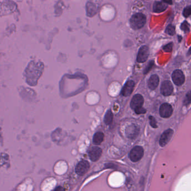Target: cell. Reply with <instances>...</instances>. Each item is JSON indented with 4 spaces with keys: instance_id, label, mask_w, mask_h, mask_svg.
Masks as SVG:
<instances>
[{
    "instance_id": "5b68a950",
    "label": "cell",
    "mask_w": 191,
    "mask_h": 191,
    "mask_svg": "<svg viewBox=\"0 0 191 191\" xmlns=\"http://www.w3.org/2000/svg\"><path fill=\"white\" fill-rule=\"evenodd\" d=\"M172 80L176 85L181 86L185 83V75L181 70H176L172 73Z\"/></svg>"
},
{
    "instance_id": "d4e9b609",
    "label": "cell",
    "mask_w": 191,
    "mask_h": 191,
    "mask_svg": "<svg viewBox=\"0 0 191 191\" xmlns=\"http://www.w3.org/2000/svg\"><path fill=\"white\" fill-rule=\"evenodd\" d=\"M162 1L164 3H167V4H169V5H172V3H173L172 0H162Z\"/></svg>"
},
{
    "instance_id": "7402d4cb",
    "label": "cell",
    "mask_w": 191,
    "mask_h": 191,
    "mask_svg": "<svg viewBox=\"0 0 191 191\" xmlns=\"http://www.w3.org/2000/svg\"><path fill=\"white\" fill-rule=\"evenodd\" d=\"M191 12V7H187L186 8H185V10L183 11V15L185 18H188V16H190Z\"/></svg>"
},
{
    "instance_id": "9a60e30c",
    "label": "cell",
    "mask_w": 191,
    "mask_h": 191,
    "mask_svg": "<svg viewBox=\"0 0 191 191\" xmlns=\"http://www.w3.org/2000/svg\"><path fill=\"white\" fill-rule=\"evenodd\" d=\"M104 135L103 133H102L101 132H96L94 135V137H93V139H92L93 143L96 145H100L104 140Z\"/></svg>"
},
{
    "instance_id": "2e32d148",
    "label": "cell",
    "mask_w": 191,
    "mask_h": 191,
    "mask_svg": "<svg viewBox=\"0 0 191 191\" xmlns=\"http://www.w3.org/2000/svg\"><path fill=\"white\" fill-rule=\"evenodd\" d=\"M113 119V113L111 112V110H108L105 113L104 118V122L105 124L109 125L111 124Z\"/></svg>"
},
{
    "instance_id": "8992f818",
    "label": "cell",
    "mask_w": 191,
    "mask_h": 191,
    "mask_svg": "<svg viewBox=\"0 0 191 191\" xmlns=\"http://www.w3.org/2000/svg\"><path fill=\"white\" fill-rule=\"evenodd\" d=\"M174 134V131L172 129H168L163 132L160 138L159 144L160 146L164 147L171 140Z\"/></svg>"
},
{
    "instance_id": "603a6c76",
    "label": "cell",
    "mask_w": 191,
    "mask_h": 191,
    "mask_svg": "<svg viewBox=\"0 0 191 191\" xmlns=\"http://www.w3.org/2000/svg\"><path fill=\"white\" fill-rule=\"evenodd\" d=\"M172 49H173V43H170L168 45H166L164 47H163V49L165 52H170L172 51Z\"/></svg>"
},
{
    "instance_id": "ffe728a7",
    "label": "cell",
    "mask_w": 191,
    "mask_h": 191,
    "mask_svg": "<svg viewBox=\"0 0 191 191\" xmlns=\"http://www.w3.org/2000/svg\"><path fill=\"white\" fill-rule=\"evenodd\" d=\"M149 121L151 126L154 128H156L158 127L157 123H156V119L154 118L153 116H149Z\"/></svg>"
},
{
    "instance_id": "6da1fadb",
    "label": "cell",
    "mask_w": 191,
    "mask_h": 191,
    "mask_svg": "<svg viewBox=\"0 0 191 191\" xmlns=\"http://www.w3.org/2000/svg\"><path fill=\"white\" fill-rule=\"evenodd\" d=\"M146 22V18L142 13H137L134 15L130 19V25L132 29L137 30L142 28Z\"/></svg>"
},
{
    "instance_id": "30bf717a",
    "label": "cell",
    "mask_w": 191,
    "mask_h": 191,
    "mask_svg": "<svg viewBox=\"0 0 191 191\" xmlns=\"http://www.w3.org/2000/svg\"><path fill=\"white\" fill-rule=\"evenodd\" d=\"M102 154V150L99 147H93L90 149L88 152L89 158L92 162H96L101 157Z\"/></svg>"
},
{
    "instance_id": "4fadbf2b",
    "label": "cell",
    "mask_w": 191,
    "mask_h": 191,
    "mask_svg": "<svg viewBox=\"0 0 191 191\" xmlns=\"http://www.w3.org/2000/svg\"><path fill=\"white\" fill-rule=\"evenodd\" d=\"M159 84V78L157 75H153L150 76L148 81V86L150 89L154 90L156 89V88Z\"/></svg>"
},
{
    "instance_id": "7a4b0ae2",
    "label": "cell",
    "mask_w": 191,
    "mask_h": 191,
    "mask_svg": "<svg viewBox=\"0 0 191 191\" xmlns=\"http://www.w3.org/2000/svg\"><path fill=\"white\" fill-rule=\"evenodd\" d=\"M143 155V149L140 146L134 147L130 153V159L133 162L140 160Z\"/></svg>"
},
{
    "instance_id": "5bb4252c",
    "label": "cell",
    "mask_w": 191,
    "mask_h": 191,
    "mask_svg": "<svg viewBox=\"0 0 191 191\" xmlns=\"http://www.w3.org/2000/svg\"><path fill=\"white\" fill-rule=\"evenodd\" d=\"M167 5L164 2L160 1H156L154 3L153 6V10L155 13H160L164 11L167 9Z\"/></svg>"
},
{
    "instance_id": "ba28073f",
    "label": "cell",
    "mask_w": 191,
    "mask_h": 191,
    "mask_svg": "<svg viewBox=\"0 0 191 191\" xmlns=\"http://www.w3.org/2000/svg\"><path fill=\"white\" fill-rule=\"evenodd\" d=\"M173 111L172 106L168 103H164L160 107V115L162 118H169L172 115Z\"/></svg>"
},
{
    "instance_id": "52a82bcc",
    "label": "cell",
    "mask_w": 191,
    "mask_h": 191,
    "mask_svg": "<svg viewBox=\"0 0 191 191\" xmlns=\"http://www.w3.org/2000/svg\"><path fill=\"white\" fill-rule=\"evenodd\" d=\"M144 99L143 96L140 94H136L134 96L131 100V108L136 111L138 109L141 108L142 107L143 104Z\"/></svg>"
},
{
    "instance_id": "277c9868",
    "label": "cell",
    "mask_w": 191,
    "mask_h": 191,
    "mask_svg": "<svg viewBox=\"0 0 191 191\" xmlns=\"http://www.w3.org/2000/svg\"><path fill=\"white\" fill-rule=\"evenodd\" d=\"M139 132L140 128L135 124H132L129 126L126 130V134L127 137L131 140L136 138L138 135Z\"/></svg>"
},
{
    "instance_id": "ac0fdd59",
    "label": "cell",
    "mask_w": 191,
    "mask_h": 191,
    "mask_svg": "<svg viewBox=\"0 0 191 191\" xmlns=\"http://www.w3.org/2000/svg\"><path fill=\"white\" fill-rule=\"evenodd\" d=\"M166 33L170 35H174L175 34V27L172 25H169L166 30Z\"/></svg>"
},
{
    "instance_id": "7c38bea8",
    "label": "cell",
    "mask_w": 191,
    "mask_h": 191,
    "mask_svg": "<svg viewBox=\"0 0 191 191\" xmlns=\"http://www.w3.org/2000/svg\"><path fill=\"white\" fill-rule=\"evenodd\" d=\"M134 83L132 80H129L125 84L123 89L122 90V94L124 96H130L134 90Z\"/></svg>"
},
{
    "instance_id": "3957f363",
    "label": "cell",
    "mask_w": 191,
    "mask_h": 191,
    "mask_svg": "<svg viewBox=\"0 0 191 191\" xmlns=\"http://www.w3.org/2000/svg\"><path fill=\"white\" fill-rule=\"evenodd\" d=\"M149 56V49L146 45L142 46L138 52L137 61L139 63H143L146 61Z\"/></svg>"
},
{
    "instance_id": "d6986e66",
    "label": "cell",
    "mask_w": 191,
    "mask_h": 191,
    "mask_svg": "<svg viewBox=\"0 0 191 191\" xmlns=\"http://www.w3.org/2000/svg\"><path fill=\"white\" fill-rule=\"evenodd\" d=\"M181 28L182 30H183L185 33H187L189 31V24L187 21H184L181 24Z\"/></svg>"
},
{
    "instance_id": "44dd1931",
    "label": "cell",
    "mask_w": 191,
    "mask_h": 191,
    "mask_svg": "<svg viewBox=\"0 0 191 191\" xmlns=\"http://www.w3.org/2000/svg\"><path fill=\"white\" fill-rule=\"evenodd\" d=\"M154 64V61H153V60L150 61V62L149 63V64H147V66L146 67V68H145V69L144 70L143 73H144V74H146V73H148V72L151 70V69L152 68V67H153Z\"/></svg>"
},
{
    "instance_id": "8fae6325",
    "label": "cell",
    "mask_w": 191,
    "mask_h": 191,
    "mask_svg": "<svg viewBox=\"0 0 191 191\" xmlns=\"http://www.w3.org/2000/svg\"><path fill=\"white\" fill-rule=\"evenodd\" d=\"M174 88L172 83L169 81H164L161 86V92L163 96H170L173 92Z\"/></svg>"
},
{
    "instance_id": "e0dca14e",
    "label": "cell",
    "mask_w": 191,
    "mask_h": 191,
    "mask_svg": "<svg viewBox=\"0 0 191 191\" xmlns=\"http://www.w3.org/2000/svg\"><path fill=\"white\" fill-rule=\"evenodd\" d=\"M97 12V10L96 9L95 5H94L92 3H88L87 4V14L89 16H92L96 14Z\"/></svg>"
},
{
    "instance_id": "cb8c5ba5",
    "label": "cell",
    "mask_w": 191,
    "mask_h": 191,
    "mask_svg": "<svg viewBox=\"0 0 191 191\" xmlns=\"http://www.w3.org/2000/svg\"><path fill=\"white\" fill-rule=\"evenodd\" d=\"M190 103H191V92H189L186 96V98H185V102H184V104L187 105L189 104Z\"/></svg>"
},
{
    "instance_id": "9c48e42d",
    "label": "cell",
    "mask_w": 191,
    "mask_h": 191,
    "mask_svg": "<svg viewBox=\"0 0 191 191\" xmlns=\"http://www.w3.org/2000/svg\"><path fill=\"white\" fill-rule=\"evenodd\" d=\"M90 168L89 162L86 160H82L78 163L76 168V172L78 175H85Z\"/></svg>"
}]
</instances>
